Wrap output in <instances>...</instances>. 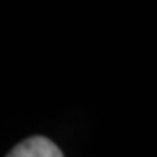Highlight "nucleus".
<instances>
[{
    "label": "nucleus",
    "mask_w": 157,
    "mask_h": 157,
    "mask_svg": "<svg viewBox=\"0 0 157 157\" xmlns=\"http://www.w3.org/2000/svg\"><path fill=\"white\" fill-rule=\"evenodd\" d=\"M6 157H64L61 149L45 136H31L16 144Z\"/></svg>",
    "instance_id": "f257e3e1"
}]
</instances>
